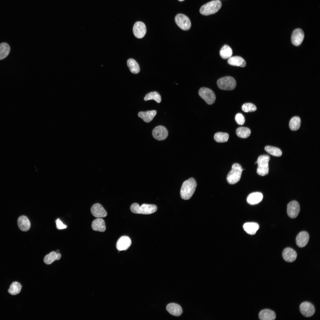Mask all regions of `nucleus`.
I'll use <instances>...</instances> for the list:
<instances>
[{"label":"nucleus","instance_id":"1","mask_svg":"<svg viewBox=\"0 0 320 320\" xmlns=\"http://www.w3.org/2000/svg\"><path fill=\"white\" fill-rule=\"evenodd\" d=\"M197 186L196 182L193 178L185 181L183 183L180 191L181 198L184 200L190 199L194 193Z\"/></svg>","mask_w":320,"mask_h":320},{"label":"nucleus","instance_id":"2","mask_svg":"<svg viewBox=\"0 0 320 320\" xmlns=\"http://www.w3.org/2000/svg\"><path fill=\"white\" fill-rule=\"evenodd\" d=\"M157 209L155 205L144 204L140 206L137 203L132 204L130 208L131 212L133 213L145 215L153 213L156 211Z\"/></svg>","mask_w":320,"mask_h":320},{"label":"nucleus","instance_id":"3","mask_svg":"<svg viewBox=\"0 0 320 320\" xmlns=\"http://www.w3.org/2000/svg\"><path fill=\"white\" fill-rule=\"evenodd\" d=\"M222 3L219 0H215L203 5L200 9V13L204 15H208L217 12L220 8Z\"/></svg>","mask_w":320,"mask_h":320},{"label":"nucleus","instance_id":"4","mask_svg":"<svg viewBox=\"0 0 320 320\" xmlns=\"http://www.w3.org/2000/svg\"><path fill=\"white\" fill-rule=\"evenodd\" d=\"M243 169L240 165L234 163L232 166L231 171L228 174L227 180L230 184H234L238 182L241 177Z\"/></svg>","mask_w":320,"mask_h":320},{"label":"nucleus","instance_id":"5","mask_svg":"<svg viewBox=\"0 0 320 320\" xmlns=\"http://www.w3.org/2000/svg\"><path fill=\"white\" fill-rule=\"evenodd\" d=\"M270 159L269 156L267 155H262L259 156L255 163L258 164L257 172L258 175L264 176L268 174V162Z\"/></svg>","mask_w":320,"mask_h":320},{"label":"nucleus","instance_id":"6","mask_svg":"<svg viewBox=\"0 0 320 320\" xmlns=\"http://www.w3.org/2000/svg\"><path fill=\"white\" fill-rule=\"evenodd\" d=\"M217 84L220 89L231 90L235 88L236 86V82L233 77L226 76L219 79L217 81Z\"/></svg>","mask_w":320,"mask_h":320},{"label":"nucleus","instance_id":"7","mask_svg":"<svg viewBox=\"0 0 320 320\" xmlns=\"http://www.w3.org/2000/svg\"><path fill=\"white\" fill-rule=\"evenodd\" d=\"M199 94L208 104H212L215 101V94L214 92L209 88L205 87L200 88L199 90Z\"/></svg>","mask_w":320,"mask_h":320},{"label":"nucleus","instance_id":"8","mask_svg":"<svg viewBox=\"0 0 320 320\" xmlns=\"http://www.w3.org/2000/svg\"><path fill=\"white\" fill-rule=\"evenodd\" d=\"M175 21L179 27L183 30L190 29L191 23L189 18L183 14H178L175 17Z\"/></svg>","mask_w":320,"mask_h":320},{"label":"nucleus","instance_id":"9","mask_svg":"<svg viewBox=\"0 0 320 320\" xmlns=\"http://www.w3.org/2000/svg\"><path fill=\"white\" fill-rule=\"evenodd\" d=\"M300 310L301 313L306 317L312 316L315 312L314 307L311 303L304 302L300 306Z\"/></svg>","mask_w":320,"mask_h":320},{"label":"nucleus","instance_id":"10","mask_svg":"<svg viewBox=\"0 0 320 320\" xmlns=\"http://www.w3.org/2000/svg\"><path fill=\"white\" fill-rule=\"evenodd\" d=\"M152 133L153 137L159 141L165 139L168 135L167 129L162 126H159L155 127L153 130Z\"/></svg>","mask_w":320,"mask_h":320},{"label":"nucleus","instance_id":"11","mask_svg":"<svg viewBox=\"0 0 320 320\" xmlns=\"http://www.w3.org/2000/svg\"><path fill=\"white\" fill-rule=\"evenodd\" d=\"M133 34L135 37L141 39L145 35L146 28L145 24L141 21H137L134 24L133 28Z\"/></svg>","mask_w":320,"mask_h":320},{"label":"nucleus","instance_id":"12","mask_svg":"<svg viewBox=\"0 0 320 320\" xmlns=\"http://www.w3.org/2000/svg\"><path fill=\"white\" fill-rule=\"evenodd\" d=\"M300 209L299 204L297 201H292L287 205V214L290 217L295 218L298 215L300 212Z\"/></svg>","mask_w":320,"mask_h":320},{"label":"nucleus","instance_id":"13","mask_svg":"<svg viewBox=\"0 0 320 320\" xmlns=\"http://www.w3.org/2000/svg\"><path fill=\"white\" fill-rule=\"evenodd\" d=\"M304 34L303 31L300 28L295 30L291 36V41L294 45L297 46L300 45L304 39Z\"/></svg>","mask_w":320,"mask_h":320},{"label":"nucleus","instance_id":"14","mask_svg":"<svg viewBox=\"0 0 320 320\" xmlns=\"http://www.w3.org/2000/svg\"><path fill=\"white\" fill-rule=\"evenodd\" d=\"M131 244L130 238L127 236L121 237L116 244V248L119 251L126 250L129 248Z\"/></svg>","mask_w":320,"mask_h":320},{"label":"nucleus","instance_id":"15","mask_svg":"<svg viewBox=\"0 0 320 320\" xmlns=\"http://www.w3.org/2000/svg\"><path fill=\"white\" fill-rule=\"evenodd\" d=\"M92 215L96 217L102 218L106 217L107 213L102 205L99 203L94 204L91 209Z\"/></svg>","mask_w":320,"mask_h":320},{"label":"nucleus","instance_id":"16","mask_svg":"<svg viewBox=\"0 0 320 320\" xmlns=\"http://www.w3.org/2000/svg\"><path fill=\"white\" fill-rule=\"evenodd\" d=\"M282 255L285 261L289 263L295 261L297 257L296 252L290 247L285 248L283 251Z\"/></svg>","mask_w":320,"mask_h":320},{"label":"nucleus","instance_id":"17","mask_svg":"<svg viewBox=\"0 0 320 320\" xmlns=\"http://www.w3.org/2000/svg\"><path fill=\"white\" fill-rule=\"evenodd\" d=\"M309 239V235L307 232L304 231L300 232L297 236L296 243L300 247H303L307 244Z\"/></svg>","mask_w":320,"mask_h":320},{"label":"nucleus","instance_id":"18","mask_svg":"<svg viewBox=\"0 0 320 320\" xmlns=\"http://www.w3.org/2000/svg\"><path fill=\"white\" fill-rule=\"evenodd\" d=\"M166 309L170 314L177 316L181 315L183 312L180 306L177 303H174L168 304L166 306Z\"/></svg>","mask_w":320,"mask_h":320},{"label":"nucleus","instance_id":"19","mask_svg":"<svg viewBox=\"0 0 320 320\" xmlns=\"http://www.w3.org/2000/svg\"><path fill=\"white\" fill-rule=\"evenodd\" d=\"M262 193L259 192H255L250 194L247 196V201L249 204L254 205L260 202L263 199Z\"/></svg>","mask_w":320,"mask_h":320},{"label":"nucleus","instance_id":"20","mask_svg":"<svg viewBox=\"0 0 320 320\" xmlns=\"http://www.w3.org/2000/svg\"><path fill=\"white\" fill-rule=\"evenodd\" d=\"M259 318L261 320H274L276 319V315L274 311L265 309L260 311Z\"/></svg>","mask_w":320,"mask_h":320},{"label":"nucleus","instance_id":"21","mask_svg":"<svg viewBox=\"0 0 320 320\" xmlns=\"http://www.w3.org/2000/svg\"><path fill=\"white\" fill-rule=\"evenodd\" d=\"M17 224L20 229L23 231H28L31 227L30 222L26 216L23 215L19 217Z\"/></svg>","mask_w":320,"mask_h":320},{"label":"nucleus","instance_id":"22","mask_svg":"<svg viewBox=\"0 0 320 320\" xmlns=\"http://www.w3.org/2000/svg\"><path fill=\"white\" fill-rule=\"evenodd\" d=\"M92 227L94 231L103 232L105 231L106 227L105 222L101 218L95 219L92 222Z\"/></svg>","mask_w":320,"mask_h":320},{"label":"nucleus","instance_id":"23","mask_svg":"<svg viewBox=\"0 0 320 320\" xmlns=\"http://www.w3.org/2000/svg\"><path fill=\"white\" fill-rule=\"evenodd\" d=\"M155 110L149 111H141L138 113V116L145 122L148 123L151 121L156 114Z\"/></svg>","mask_w":320,"mask_h":320},{"label":"nucleus","instance_id":"24","mask_svg":"<svg viewBox=\"0 0 320 320\" xmlns=\"http://www.w3.org/2000/svg\"><path fill=\"white\" fill-rule=\"evenodd\" d=\"M259 225L256 223L248 222L244 224L243 228L247 233L250 235H254L256 233L259 229Z\"/></svg>","mask_w":320,"mask_h":320},{"label":"nucleus","instance_id":"25","mask_svg":"<svg viewBox=\"0 0 320 320\" xmlns=\"http://www.w3.org/2000/svg\"><path fill=\"white\" fill-rule=\"evenodd\" d=\"M228 63L230 65L241 67H244L246 65V62L242 57L239 56L231 57L229 58Z\"/></svg>","mask_w":320,"mask_h":320},{"label":"nucleus","instance_id":"26","mask_svg":"<svg viewBox=\"0 0 320 320\" xmlns=\"http://www.w3.org/2000/svg\"><path fill=\"white\" fill-rule=\"evenodd\" d=\"M127 64L130 71L132 73L137 74L140 72V69L139 65L134 59L132 58L128 59L127 60Z\"/></svg>","mask_w":320,"mask_h":320},{"label":"nucleus","instance_id":"27","mask_svg":"<svg viewBox=\"0 0 320 320\" xmlns=\"http://www.w3.org/2000/svg\"><path fill=\"white\" fill-rule=\"evenodd\" d=\"M233 54L231 48L227 45H224L221 48L220 54L221 57L224 59H229Z\"/></svg>","mask_w":320,"mask_h":320},{"label":"nucleus","instance_id":"28","mask_svg":"<svg viewBox=\"0 0 320 320\" xmlns=\"http://www.w3.org/2000/svg\"><path fill=\"white\" fill-rule=\"evenodd\" d=\"M10 48L9 45L5 42L0 44V60L6 58L9 54Z\"/></svg>","mask_w":320,"mask_h":320},{"label":"nucleus","instance_id":"29","mask_svg":"<svg viewBox=\"0 0 320 320\" xmlns=\"http://www.w3.org/2000/svg\"><path fill=\"white\" fill-rule=\"evenodd\" d=\"M236 134L239 137L246 138L248 137L251 134L250 129L246 127H240L236 130Z\"/></svg>","mask_w":320,"mask_h":320},{"label":"nucleus","instance_id":"30","mask_svg":"<svg viewBox=\"0 0 320 320\" xmlns=\"http://www.w3.org/2000/svg\"><path fill=\"white\" fill-rule=\"evenodd\" d=\"M301 120L298 116L293 117L289 122V127L292 131H296L298 129L300 126Z\"/></svg>","mask_w":320,"mask_h":320},{"label":"nucleus","instance_id":"31","mask_svg":"<svg viewBox=\"0 0 320 320\" xmlns=\"http://www.w3.org/2000/svg\"><path fill=\"white\" fill-rule=\"evenodd\" d=\"M21 288L22 286L20 283L17 282H14L10 286L8 292L12 295H15L20 292Z\"/></svg>","mask_w":320,"mask_h":320},{"label":"nucleus","instance_id":"32","mask_svg":"<svg viewBox=\"0 0 320 320\" xmlns=\"http://www.w3.org/2000/svg\"><path fill=\"white\" fill-rule=\"evenodd\" d=\"M151 100H153L157 103H159L161 101V96L156 91L151 92L145 95L144 100L145 101H147Z\"/></svg>","mask_w":320,"mask_h":320},{"label":"nucleus","instance_id":"33","mask_svg":"<svg viewBox=\"0 0 320 320\" xmlns=\"http://www.w3.org/2000/svg\"><path fill=\"white\" fill-rule=\"evenodd\" d=\"M229 137V135L227 133L218 132L215 134L214 139L217 142L224 143L228 141Z\"/></svg>","mask_w":320,"mask_h":320},{"label":"nucleus","instance_id":"34","mask_svg":"<svg viewBox=\"0 0 320 320\" xmlns=\"http://www.w3.org/2000/svg\"><path fill=\"white\" fill-rule=\"evenodd\" d=\"M265 150L269 154L275 156H280L282 154L281 150L276 147L267 146L265 148Z\"/></svg>","mask_w":320,"mask_h":320},{"label":"nucleus","instance_id":"35","mask_svg":"<svg viewBox=\"0 0 320 320\" xmlns=\"http://www.w3.org/2000/svg\"><path fill=\"white\" fill-rule=\"evenodd\" d=\"M57 252L55 251H52L49 254L46 255L44 258V263L47 265L52 264L56 260Z\"/></svg>","mask_w":320,"mask_h":320},{"label":"nucleus","instance_id":"36","mask_svg":"<svg viewBox=\"0 0 320 320\" xmlns=\"http://www.w3.org/2000/svg\"><path fill=\"white\" fill-rule=\"evenodd\" d=\"M242 110L245 112H253L256 110V106L251 103H246L243 105Z\"/></svg>","mask_w":320,"mask_h":320},{"label":"nucleus","instance_id":"37","mask_svg":"<svg viewBox=\"0 0 320 320\" xmlns=\"http://www.w3.org/2000/svg\"><path fill=\"white\" fill-rule=\"evenodd\" d=\"M235 120L237 124L240 125H243L245 122L244 116L240 113H238L236 115Z\"/></svg>","mask_w":320,"mask_h":320},{"label":"nucleus","instance_id":"38","mask_svg":"<svg viewBox=\"0 0 320 320\" xmlns=\"http://www.w3.org/2000/svg\"><path fill=\"white\" fill-rule=\"evenodd\" d=\"M56 224L57 228L59 230L62 229L66 228L67 226L63 224V222L59 218L57 219L55 221Z\"/></svg>","mask_w":320,"mask_h":320},{"label":"nucleus","instance_id":"39","mask_svg":"<svg viewBox=\"0 0 320 320\" xmlns=\"http://www.w3.org/2000/svg\"><path fill=\"white\" fill-rule=\"evenodd\" d=\"M61 257V255L59 253H57L56 260H59L60 258Z\"/></svg>","mask_w":320,"mask_h":320},{"label":"nucleus","instance_id":"40","mask_svg":"<svg viewBox=\"0 0 320 320\" xmlns=\"http://www.w3.org/2000/svg\"><path fill=\"white\" fill-rule=\"evenodd\" d=\"M57 252L58 253L59 252V250H57Z\"/></svg>","mask_w":320,"mask_h":320},{"label":"nucleus","instance_id":"41","mask_svg":"<svg viewBox=\"0 0 320 320\" xmlns=\"http://www.w3.org/2000/svg\"><path fill=\"white\" fill-rule=\"evenodd\" d=\"M184 0H178V1H183Z\"/></svg>","mask_w":320,"mask_h":320}]
</instances>
